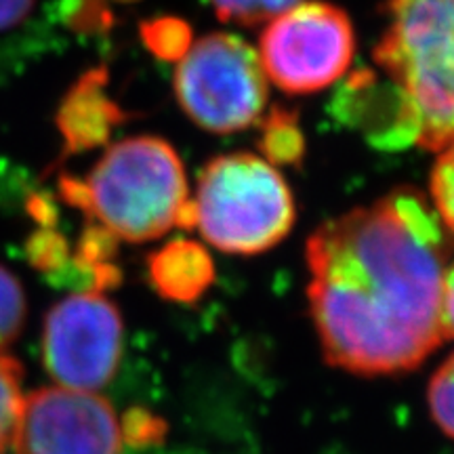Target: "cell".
<instances>
[{"label": "cell", "mask_w": 454, "mask_h": 454, "mask_svg": "<svg viewBox=\"0 0 454 454\" xmlns=\"http://www.w3.org/2000/svg\"><path fill=\"white\" fill-rule=\"evenodd\" d=\"M450 236L434 204L411 185L311 231L308 303L328 364L394 377L412 372L444 343Z\"/></svg>", "instance_id": "6da1fadb"}, {"label": "cell", "mask_w": 454, "mask_h": 454, "mask_svg": "<svg viewBox=\"0 0 454 454\" xmlns=\"http://www.w3.org/2000/svg\"><path fill=\"white\" fill-rule=\"evenodd\" d=\"M59 192L116 240L141 244L175 227H196L184 162L168 141L152 135L112 144L87 179L64 175Z\"/></svg>", "instance_id": "7a4b0ae2"}, {"label": "cell", "mask_w": 454, "mask_h": 454, "mask_svg": "<svg viewBox=\"0 0 454 454\" xmlns=\"http://www.w3.org/2000/svg\"><path fill=\"white\" fill-rule=\"evenodd\" d=\"M374 64L411 101L417 145L440 152L454 141V0H385Z\"/></svg>", "instance_id": "3957f363"}, {"label": "cell", "mask_w": 454, "mask_h": 454, "mask_svg": "<svg viewBox=\"0 0 454 454\" xmlns=\"http://www.w3.org/2000/svg\"><path fill=\"white\" fill-rule=\"evenodd\" d=\"M196 227L221 253L253 257L291 234L297 207L274 164L234 152L204 164L196 184Z\"/></svg>", "instance_id": "277c9868"}, {"label": "cell", "mask_w": 454, "mask_h": 454, "mask_svg": "<svg viewBox=\"0 0 454 454\" xmlns=\"http://www.w3.org/2000/svg\"><path fill=\"white\" fill-rule=\"evenodd\" d=\"M175 98L196 127L231 135L259 124L268 107V78L244 38L213 32L192 43L177 61Z\"/></svg>", "instance_id": "5b68a950"}, {"label": "cell", "mask_w": 454, "mask_h": 454, "mask_svg": "<svg viewBox=\"0 0 454 454\" xmlns=\"http://www.w3.org/2000/svg\"><path fill=\"white\" fill-rule=\"evenodd\" d=\"M257 53L265 78L284 93H317L349 72L356 55L354 24L337 4L299 3L270 21Z\"/></svg>", "instance_id": "8992f818"}, {"label": "cell", "mask_w": 454, "mask_h": 454, "mask_svg": "<svg viewBox=\"0 0 454 454\" xmlns=\"http://www.w3.org/2000/svg\"><path fill=\"white\" fill-rule=\"evenodd\" d=\"M122 316L104 293H74L44 316L43 360L57 385L98 391L122 356Z\"/></svg>", "instance_id": "52a82bcc"}, {"label": "cell", "mask_w": 454, "mask_h": 454, "mask_svg": "<svg viewBox=\"0 0 454 454\" xmlns=\"http://www.w3.org/2000/svg\"><path fill=\"white\" fill-rule=\"evenodd\" d=\"M122 427L98 391L55 385L24 395L15 454H122Z\"/></svg>", "instance_id": "ba28073f"}, {"label": "cell", "mask_w": 454, "mask_h": 454, "mask_svg": "<svg viewBox=\"0 0 454 454\" xmlns=\"http://www.w3.org/2000/svg\"><path fill=\"white\" fill-rule=\"evenodd\" d=\"M345 76L331 101L334 121L360 133L374 150L397 152L417 144V118L394 81L372 67H360Z\"/></svg>", "instance_id": "9c48e42d"}, {"label": "cell", "mask_w": 454, "mask_h": 454, "mask_svg": "<svg viewBox=\"0 0 454 454\" xmlns=\"http://www.w3.org/2000/svg\"><path fill=\"white\" fill-rule=\"evenodd\" d=\"M107 70L93 67L84 72L61 101L57 129L67 156L107 145L114 130L129 121V114L107 95Z\"/></svg>", "instance_id": "30bf717a"}, {"label": "cell", "mask_w": 454, "mask_h": 454, "mask_svg": "<svg viewBox=\"0 0 454 454\" xmlns=\"http://www.w3.org/2000/svg\"><path fill=\"white\" fill-rule=\"evenodd\" d=\"M152 288L173 303H196L215 282V263L200 242L175 238L147 257Z\"/></svg>", "instance_id": "8fae6325"}, {"label": "cell", "mask_w": 454, "mask_h": 454, "mask_svg": "<svg viewBox=\"0 0 454 454\" xmlns=\"http://www.w3.org/2000/svg\"><path fill=\"white\" fill-rule=\"evenodd\" d=\"M257 150L261 158L274 167L299 168L305 160V133L301 129L299 112L274 106L259 121Z\"/></svg>", "instance_id": "7c38bea8"}, {"label": "cell", "mask_w": 454, "mask_h": 454, "mask_svg": "<svg viewBox=\"0 0 454 454\" xmlns=\"http://www.w3.org/2000/svg\"><path fill=\"white\" fill-rule=\"evenodd\" d=\"M139 34L145 49L160 61H179L194 43L190 24L181 17L173 15H162L144 21Z\"/></svg>", "instance_id": "4fadbf2b"}, {"label": "cell", "mask_w": 454, "mask_h": 454, "mask_svg": "<svg viewBox=\"0 0 454 454\" xmlns=\"http://www.w3.org/2000/svg\"><path fill=\"white\" fill-rule=\"evenodd\" d=\"M24 402V366L0 351V454L9 450Z\"/></svg>", "instance_id": "5bb4252c"}, {"label": "cell", "mask_w": 454, "mask_h": 454, "mask_svg": "<svg viewBox=\"0 0 454 454\" xmlns=\"http://www.w3.org/2000/svg\"><path fill=\"white\" fill-rule=\"evenodd\" d=\"M26 314L27 301L20 278L0 265V351L20 339L26 325Z\"/></svg>", "instance_id": "9a60e30c"}, {"label": "cell", "mask_w": 454, "mask_h": 454, "mask_svg": "<svg viewBox=\"0 0 454 454\" xmlns=\"http://www.w3.org/2000/svg\"><path fill=\"white\" fill-rule=\"evenodd\" d=\"M208 3L215 15L225 24L253 27L270 24L274 17L299 4L301 0H208Z\"/></svg>", "instance_id": "2e32d148"}, {"label": "cell", "mask_w": 454, "mask_h": 454, "mask_svg": "<svg viewBox=\"0 0 454 454\" xmlns=\"http://www.w3.org/2000/svg\"><path fill=\"white\" fill-rule=\"evenodd\" d=\"M429 194L435 213L450 234H454V141L440 150L429 175Z\"/></svg>", "instance_id": "e0dca14e"}, {"label": "cell", "mask_w": 454, "mask_h": 454, "mask_svg": "<svg viewBox=\"0 0 454 454\" xmlns=\"http://www.w3.org/2000/svg\"><path fill=\"white\" fill-rule=\"evenodd\" d=\"M427 404L435 425L454 440V354L431 377Z\"/></svg>", "instance_id": "ac0fdd59"}, {"label": "cell", "mask_w": 454, "mask_h": 454, "mask_svg": "<svg viewBox=\"0 0 454 454\" xmlns=\"http://www.w3.org/2000/svg\"><path fill=\"white\" fill-rule=\"evenodd\" d=\"M66 24L78 34H107L116 24L107 0H64Z\"/></svg>", "instance_id": "d6986e66"}, {"label": "cell", "mask_w": 454, "mask_h": 454, "mask_svg": "<svg viewBox=\"0 0 454 454\" xmlns=\"http://www.w3.org/2000/svg\"><path fill=\"white\" fill-rule=\"evenodd\" d=\"M36 0H0V32L20 26L32 13Z\"/></svg>", "instance_id": "ffe728a7"}, {"label": "cell", "mask_w": 454, "mask_h": 454, "mask_svg": "<svg viewBox=\"0 0 454 454\" xmlns=\"http://www.w3.org/2000/svg\"><path fill=\"white\" fill-rule=\"evenodd\" d=\"M442 322L446 339H454V261L446 268L442 282Z\"/></svg>", "instance_id": "44dd1931"}, {"label": "cell", "mask_w": 454, "mask_h": 454, "mask_svg": "<svg viewBox=\"0 0 454 454\" xmlns=\"http://www.w3.org/2000/svg\"><path fill=\"white\" fill-rule=\"evenodd\" d=\"M116 3H122V4H130V3H139V0H116Z\"/></svg>", "instance_id": "7402d4cb"}]
</instances>
